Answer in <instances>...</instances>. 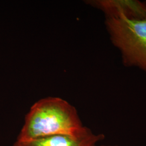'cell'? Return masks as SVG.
<instances>
[{
	"label": "cell",
	"mask_w": 146,
	"mask_h": 146,
	"mask_svg": "<svg viewBox=\"0 0 146 146\" xmlns=\"http://www.w3.org/2000/svg\"><path fill=\"white\" fill-rule=\"evenodd\" d=\"M85 128L73 106L60 98H47L31 107L17 140L29 141L56 135H78Z\"/></svg>",
	"instance_id": "1"
},
{
	"label": "cell",
	"mask_w": 146,
	"mask_h": 146,
	"mask_svg": "<svg viewBox=\"0 0 146 146\" xmlns=\"http://www.w3.org/2000/svg\"><path fill=\"white\" fill-rule=\"evenodd\" d=\"M107 25L113 42L125 61L146 69V17L129 19L120 15L107 17Z\"/></svg>",
	"instance_id": "2"
},
{
	"label": "cell",
	"mask_w": 146,
	"mask_h": 146,
	"mask_svg": "<svg viewBox=\"0 0 146 146\" xmlns=\"http://www.w3.org/2000/svg\"><path fill=\"white\" fill-rule=\"evenodd\" d=\"M104 138V135L94 134L86 127L78 135H56L29 141L16 140L13 146H96V143Z\"/></svg>",
	"instance_id": "3"
},
{
	"label": "cell",
	"mask_w": 146,
	"mask_h": 146,
	"mask_svg": "<svg viewBox=\"0 0 146 146\" xmlns=\"http://www.w3.org/2000/svg\"><path fill=\"white\" fill-rule=\"evenodd\" d=\"M93 5L104 11L108 17L123 15L129 19L146 17V3L136 1H97Z\"/></svg>",
	"instance_id": "4"
},
{
	"label": "cell",
	"mask_w": 146,
	"mask_h": 146,
	"mask_svg": "<svg viewBox=\"0 0 146 146\" xmlns=\"http://www.w3.org/2000/svg\"></svg>",
	"instance_id": "5"
}]
</instances>
